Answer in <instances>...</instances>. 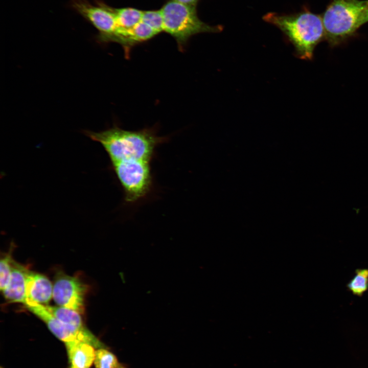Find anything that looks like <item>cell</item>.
<instances>
[{
  "label": "cell",
  "mask_w": 368,
  "mask_h": 368,
  "mask_svg": "<svg viewBox=\"0 0 368 368\" xmlns=\"http://www.w3.org/2000/svg\"><path fill=\"white\" fill-rule=\"evenodd\" d=\"M85 134L104 148L111 164L119 162H151L156 147L167 140L155 130L145 128L128 130L113 126L100 132L85 131Z\"/></svg>",
  "instance_id": "1"
},
{
  "label": "cell",
  "mask_w": 368,
  "mask_h": 368,
  "mask_svg": "<svg viewBox=\"0 0 368 368\" xmlns=\"http://www.w3.org/2000/svg\"><path fill=\"white\" fill-rule=\"evenodd\" d=\"M263 19L281 31L302 59L311 60L316 46L325 38L322 17L307 10L292 14L269 12Z\"/></svg>",
  "instance_id": "2"
},
{
  "label": "cell",
  "mask_w": 368,
  "mask_h": 368,
  "mask_svg": "<svg viewBox=\"0 0 368 368\" xmlns=\"http://www.w3.org/2000/svg\"><path fill=\"white\" fill-rule=\"evenodd\" d=\"M160 10L163 18L164 32L175 39L180 51L184 49L194 35L218 33L223 30L222 26H211L202 21L198 15L197 6L176 0H167Z\"/></svg>",
  "instance_id": "3"
},
{
  "label": "cell",
  "mask_w": 368,
  "mask_h": 368,
  "mask_svg": "<svg viewBox=\"0 0 368 368\" xmlns=\"http://www.w3.org/2000/svg\"><path fill=\"white\" fill-rule=\"evenodd\" d=\"M368 1L333 0L322 17L325 38L335 46L364 24Z\"/></svg>",
  "instance_id": "4"
},
{
  "label": "cell",
  "mask_w": 368,
  "mask_h": 368,
  "mask_svg": "<svg viewBox=\"0 0 368 368\" xmlns=\"http://www.w3.org/2000/svg\"><path fill=\"white\" fill-rule=\"evenodd\" d=\"M151 164L147 161H133L111 164L123 190L126 202H137L151 192L153 185Z\"/></svg>",
  "instance_id": "5"
},
{
  "label": "cell",
  "mask_w": 368,
  "mask_h": 368,
  "mask_svg": "<svg viewBox=\"0 0 368 368\" xmlns=\"http://www.w3.org/2000/svg\"><path fill=\"white\" fill-rule=\"evenodd\" d=\"M70 7L98 31L97 41L113 42L119 30L114 8L100 0H71Z\"/></svg>",
  "instance_id": "6"
},
{
  "label": "cell",
  "mask_w": 368,
  "mask_h": 368,
  "mask_svg": "<svg viewBox=\"0 0 368 368\" xmlns=\"http://www.w3.org/2000/svg\"><path fill=\"white\" fill-rule=\"evenodd\" d=\"M87 290V285L79 278L60 272L55 278L53 298L57 306L82 314L85 311L84 299Z\"/></svg>",
  "instance_id": "7"
},
{
  "label": "cell",
  "mask_w": 368,
  "mask_h": 368,
  "mask_svg": "<svg viewBox=\"0 0 368 368\" xmlns=\"http://www.w3.org/2000/svg\"><path fill=\"white\" fill-rule=\"evenodd\" d=\"M45 306L55 317L64 324L80 340L88 343L97 349L108 348L88 329L79 313L58 306Z\"/></svg>",
  "instance_id": "8"
},
{
  "label": "cell",
  "mask_w": 368,
  "mask_h": 368,
  "mask_svg": "<svg viewBox=\"0 0 368 368\" xmlns=\"http://www.w3.org/2000/svg\"><path fill=\"white\" fill-rule=\"evenodd\" d=\"M53 285L44 275L29 270L26 280V302L48 305L53 297Z\"/></svg>",
  "instance_id": "9"
},
{
  "label": "cell",
  "mask_w": 368,
  "mask_h": 368,
  "mask_svg": "<svg viewBox=\"0 0 368 368\" xmlns=\"http://www.w3.org/2000/svg\"><path fill=\"white\" fill-rule=\"evenodd\" d=\"M29 270L15 261L10 281L2 291L5 298L12 303L25 304L26 302V280Z\"/></svg>",
  "instance_id": "10"
},
{
  "label": "cell",
  "mask_w": 368,
  "mask_h": 368,
  "mask_svg": "<svg viewBox=\"0 0 368 368\" xmlns=\"http://www.w3.org/2000/svg\"><path fill=\"white\" fill-rule=\"evenodd\" d=\"M68 357V368H90L94 363L95 347L76 340L64 343Z\"/></svg>",
  "instance_id": "11"
},
{
  "label": "cell",
  "mask_w": 368,
  "mask_h": 368,
  "mask_svg": "<svg viewBox=\"0 0 368 368\" xmlns=\"http://www.w3.org/2000/svg\"><path fill=\"white\" fill-rule=\"evenodd\" d=\"M157 34L152 28L141 20L132 28L123 30L118 43L122 46L126 57H128L132 47L152 39Z\"/></svg>",
  "instance_id": "12"
},
{
  "label": "cell",
  "mask_w": 368,
  "mask_h": 368,
  "mask_svg": "<svg viewBox=\"0 0 368 368\" xmlns=\"http://www.w3.org/2000/svg\"><path fill=\"white\" fill-rule=\"evenodd\" d=\"M119 29H129L141 20L144 11L132 7L114 8Z\"/></svg>",
  "instance_id": "13"
},
{
  "label": "cell",
  "mask_w": 368,
  "mask_h": 368,
  "mask_svg": "<svg viewBox=\"0 0 368 368\" xmlns=\"http://www.w3.org/2000/svg\"><path fill=\"white\" fill-rule=\"evenodd\" d=\"M94 365L96 368H129L120 362L108 348H101L96 350Z\"/></svg>",
  "instance_id": "14"
},
{
  "label": "cell",
  "mask_w": 368,
  "mask_h": 368,
  "mask_svg": "<svg viewBox=\"0 0 368 368\" xmlns=\"http://www.w3.org/2000/svg\"><path fill=\"white\" fill-rule=\"evenodd\" d=\"M347 286L353 294L359 296L362 295L368 290V269H357Z\"/></svg>",
  "instance_id": "15"
},
{
  "label": "cell",
  "mask_w": 368,
  "mask_h": 368,
  "mask_svg": "<svg viewBox=\"0 0 368 368\" xmlns=\"http://www.w3.org/2000/svg\"><path fill=\"white\" fill-rule=\"evenodd\" d=\"M14 260L11 250L5 254L0 261V289L2 291L10 280Z\"/></svg>",
  "instance_id": "16"
},
{
  "label": "cell",
  "mask_w": 368,
  "mask_h": 368,
  "mask_svg": "<svg viewBox=\"0 0 368 368\" xmlns=\"http://www.w3.org/2000/svg\"><path fill=\"white\" fill-rule=\"evenodd\" d=\"M142 20L158 34L164 32L163 18L160 9L144 11Z\"/></svg>",
  "instance_id": "17"
},
{
  "label": "cell",
  "mask_w": 368,
  "mask_h": 368,
  "mask_svg": "<svg viewBox=\"0 0 368 368\" xmlns=\"http://www.w3.org/2000/svg\"><path fill=\"white\" fill-rule=\"evenodd\" d=\"M176 1H177L179 2H181L182 3L187 4V5L197 6V5L200 0H176Z\"/></svg>",
  "instance_id": "18"
},
{
  "label": "cell",
  "mask_w": 368,
  "mask_h": 368,
  "mask_svg": "<svg viewBox=\"0 0 368 368\" xmlns=\"http://www.w3.org/2000/svg\"><path fill=\"white\" fill-rule=\"evenodd\" d=\"M367 21H368V8H367V11H366V14H365V18H364V24L366 23V22H367Z\"/></svg>",
  "instance_id": "19"
}]
</instances>
